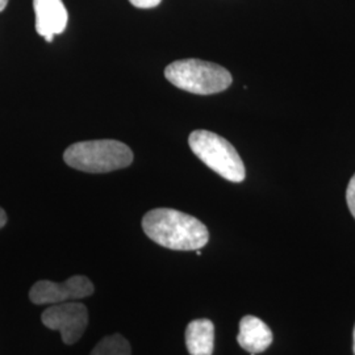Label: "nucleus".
I'll list each match as a JSON object with an SVG mask.
<instances>
[{
	"instance_id": "nucleus-1",
	"label": "nucleus",
	"mask_w": 355,
	"mask_h": 355,
	"mask_svg": "<svg viewBox=\"0 0 355 355\" xmlns=\"http://www.w3.org/2000/svg\"><path fill=\"white\" fill-rule=\"evenodd\" d=\"M142 229L152 241L178 252L199 250L209 241L200 220L171 208H157L142 218Z\"/></svg>"
},
{
	"instance_id": "nucleus-2",
	"label": "nucleus",
	"mask_w": 355,
	"mask_h": 355,
	"mask_svg": "<svg viewBox=\"0 0 355 355\" xmlns=\"http://www.w3.org/2000/svg\"><path fill=\"white\" fill-rule=\"evenodd\" d=\"M64 159L67 165L79 171L102 174L132 165L133 153L120 141H82L64 150Z\"/></svg>"
},
{
	"instance_id": "nucleus-3",
	"label": "nucleus",
	"mask_w": 355,
	"mask_h": 355,
	"mask_svg": "<svg viewBox=\"0 0 355 355\" xmlns=\"http://www.w3.org/2000/svg\"><path fill=\"white\" fill-rule=\"evenodd\" d=\"M166 79L175 87L196 95H214L229 89L232 74L220 64L196 58L180 60L165 69Z\"/></svg>"
},
{
	"instance_id": "nucleus-4",
	"label": "nucleus",
	"mask_w": 355,
	"mask_h": 355,
	"mask_svg": "<svg viewBox=\"0 0 355 355\" xmlns=\"http://www.w3.org/2000/svg\"><path fill=\"white\" fill-rule=\"evenodd\" d=\"M192 153L216 174L233 183L246 177L245 165L234 146L224 137L209 130H193L189 137Z\"/></svg>"
},
{
	"instance_id": "nucleus-5",
	"label": "nucleus",
	"mask_w": 355,
	"mask_h": 355,
	"mask_svg": "<svg viewBox=\"0 0 355 355\" xmlns=\"http://www.w3.org/2000/svg\"><path fill=\"white\" fill-rule=\"evenodd\" d=\"M41 320L48 329L58 330L66 345H74L89 325V309L82 303L53 304L44 311Z\"/></svg>"
},
{
	"instance_id": "nucleus-6",
	"label": "nucleus",
	"mask_w": 355,
	"mask_h": 355,
	"mask_svg": "<svg viewBox=\"0 0 355 355\" xmlns=\"http://www.w3.org/2000/svg\"><path fill=\"white\" fill-rule=\"evenodd\" d=\"M92 293V282L86 277L76 275L62 283H54L51 280H40L31 288L29 299L36 305L61 304L70 300L89 297Z\"/></svg>"
},
{
	"instance_id": "nucleus-7",
	"label": "nucleus",
	"mask_w": 355,
	"mask_h": 355,
	"mask_svg": "<svg viewBox=\"0 0 355 355\" xmlns=\"http://www.w3.org/2000/svg\"><path fill=\"white\" fill-rule=\"evenodd\" d=\"M38 35L51 42L55 35L64 33L69 13L62 0H33Z\"/></svg>"
},
{
	"instance_id": "nucleus-8",
	"label": "nucleus",
	"mask_w": 355,
	"mask_h": 355,
	"mask_svg": "<svg viewBox=\"0 0 355 355\" xmlns=\"http://www.w3.org/2000/svg\"><path fill=\"white\" fill-rule=\"evenodd\" d=\"M237 341L250 354L263 353L272 343V331L261 318L245 316L240 322Z\"/></svg>"
},
{
	"instance_id": "nucleus-9",
	"label": "nucleus",
	"mask_w": 355,
	"mask_h": 355,
	"mask_svg": "<svg viewBox=\"0 0 355 355\" xmlns=\"http://www.w3.org/2000/svg\"><path fill=\"white\" fill-rule=\"evenodd\" d=\"M186 345L191 355H212L215 347V327L211 320L191 321L186 329Z\"/></svg>"
},
{
	"instance_id": "nucleus-10",
	"label": "nucleus",
	"mask_w": 355,
	"mask_h": 355,
	"mask_svg": "<svg viewBox=\"0 0 355 355\" xmlns=\"http://www.w3.org/2000/svg\"><path fill=\"white\" fill-rule=\"evenodd\" d=\"M89 355H132V349L127 338L121 334H112L96 343Z\"/></svg>"
},
{
	"instance_id": "nucleus-11",
	"label": "nucleus",
	"mask_w": 355,
	"mask_h": 355,
	"mask_svg": "<svg viewBox=\"0 0 355 355\" xmlns=\"http://www.w3.org/2000/svg\"><path fill=\"white\" fill-rule=\"evenodd\" d=\"M346 202H347V207H349L352 215L355 218V174L350 179L347 190H346Z\"/></svg>"
},
{
	"instance_id": "nucleus-12",
	"label": "nucleus",
	"mask_w": 355,
	"mask_h": 355,
	"mask_svg": "<svg viewBox=\"0 0 355 355\" xmlns=\"http://www.w3.org/2000/svg\"><path fill=\"white\" fill-rule=\"evenodd\" d=\"M132 6L142 8V10H149V8H155L161 4L162 0H129Z\"/></svg>"
},
{
	"instance_id": "nucleus-13",
	"label": "nucleus",
	"mask_w": 355,
	"mask_h": 355,
	"mask_svg": "<svg viewBox=\"0 0 355 355\" xmlns=\"http://www.w3.org/2000/svg\"><path fill=\"white\" fill-rule=\"evenodd\" d=\"M6 224H7V215H6V212L0 208V229L3 228Z\"/></svg>"
},
{
	"instance_id": "nucleus-14",
	"label": "nucleus",
	"mask_w": 355,
	"mask_h": 355,
	"mask_svg": "<svg viewBox=\"0 0 355 355\" xmlns=\"http://www.w3.org/2000/svg\"><path fill=\"white\" fill-rule=\"evenodd\" d=\"M7 4H8V0H0V12L6 10Z\"/></svg>"
},
{
	"instance_id": "nucleus-15",
	"label": "nucleus",
	"mask_w": 355,
	"mask_h": 355,
	"mask_svg": "<svg viewBox=\"0 0 355 355\" xmlns=\"http://www.w3.org/2000/svg\"><path fill=\"white\" fill-rule=\"evenodd\" d=\"M354 354H355V327H354Z\"/></svg>"
}]
</instances>
